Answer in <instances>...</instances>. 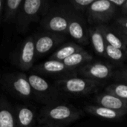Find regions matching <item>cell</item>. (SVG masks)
I'll use <instances>...</instances> for the list:
<instances>
[{
  "label": "cell",
  "mask_w": 127,
  "mask_h": 127,
  "mask_svg": "<svg viewBox=\"0 0 127 127\" xmlns=\"http://www.w3.org/2000/svg\"><path fill=\"white\" fill-rule=\"evenodd\" d=\"M83 115L71 104L55 103L45 106L38 114L37 121L46 127H66Z\"/></svg>",
  "instance_id": "obj_1"
},
{
  "label": "cell",
  "mask_w": 127,
  "mask_h": 127,
  "mask_svg": "<svg viewBox=\"0 0 127 127\" xmlns=\"http://www.w3.org/2000/svg\"><path fill=\"white\" fill-rule=\"evenodd\" d=\"M74 9L68 4H62L49 8L39 21L40 25L48 32L68 34V24Z\"/></svg>",
  "instance_id": "obj_2"
},
{
  "label": "cell",
  "mask_w": 127,
  "mask_h": 127,
  "mask_svg": "<svg viewBox=\"0 0 127 127\" xmlns=\"http://www.w3.org/2000/svg\"><path fill=\"white\" fill-rule=\"evenodd\" d=\"M48 4L45 0L23 1L15 22L17 30L25 33L32 22H39L50 8Z\"/></svg>",
  "instance_id": "obj_3"
},
{
  "label": "cell",
  "mask_w": 127,
  "mask_h": 127,
  "mask_svg": "<svg viewBox=\"0 0 127 127\" xmlns=\"http://www.w3.org/2000/svg\"><path fill=\"white\" fill-rule=\"evenodd\" d=\"M99 85V82L84 77L71 76L55 81L54 86L59 91L74 95L85 96L93 92Z\"/></svg>",
  "instance_id": "obj_4"
},
{
  "label": "cell",
  "mask_w": 127,
  "mask_h": 127,
  "mask_svg": "<svg viewBox=\"0 0 127 127\" xmlns=\"http://www.w3.org/2000/svg\"><path fill=\"white\" fill-rule=\"evenodd\" d=\"M33 95L39 102L46 105L58 103L60 91L45 78L37 74H27Z\"/></svg>",
  "instance_id": "obj_5"
},
{
  "label": "cell",
  "mask_w": 127,
  "mask_h": 127,
  "mask_svg": "<svg viewBox=\"0 0 127 127\" xmlns=\"http://www.w3.org/2000/svg\"><path fill=\"white\" fill-rule=\"evenodd\" d=\"M2 85L10 93L21 98L30 99L34 97L27 74L24 73H10L3 76Z\"/></svg>",
  "instance_id": "obj_6"
},
{
  "label": "cell",
  "mask_w": 127,
  "mask_h": 127,
  "mask_svg": "<svg viewBox=\"0 0 127 127\" xmlns=\"http://www.w3.org/2000/svg\"><path fill=\"white\" fill-rule=\"evenodd\" d=\"M116 11L117 7L109 0H95L86 11L87 21L95 26L103 25L113 18Z\"/></svg>",
  "instance_id": "obj_7"
},
{
  "label": "cell",
  "mask_w": 127,
  "mask_h": 127,
  "mask_svg": "<svg viewBox=\"0 0 127 127\" xmlns=\"http://www.w3.org/2000/svg\"><path fill=\"white\" fill-rule=\"evenodd\" d=\"M33 36L36 50V58L47 54L50 51L65 40V35L48 31L36 33Z\"/></svg>",
  "instance_id": "obj_8"
},
{
  "label": "cell",
  "mask_w": 127,
  "mask_h": 127,
  "mask_svg": "<svg viewBox=\"0 0 127 127\" xmlns=\"http://www.w3.org/2000/svg\"><path fill=\"white\" fill-rule=\"evenodd\" d=\"M77 73L83 77L95 80H104L113 75L112 65L102 62L88 63L77 70Z\"/></svg>",
  "instance_id": "obj_9"
},
{
  "label": "cell",
  "mask_w": 127,
  "mask_h": 127,
  "mask_svg": "<svg viewBox=\"0 0 127 127\" xmlns=\"http://www.w3.org/2000/svg\"><path fill=\"white\" fill-rule=\"evenodd\" d=\"M68 33L77 42L81 45H87L89 43V28L86 26L85 18L81 13L73 10L68 24Z\"/></svg>",
  "instance_id": "obj_10"
},
{
  "label": "cell",
  "mask_w": 127,
  "mask_h": 127,
  "mask_svg": "<svg viewBox=\"0 0 127 127\" xmlns=\"http://www.w3.org/2000/svg\"><path fill=\"white\" fill-rule=\"evenodd\" d=\"M36 59V50L33 36L27 37L21 44L16 57L17 66L24 71L33 67Z\"/></svg>",
  "instance_id": "obj_11"
},
{
  "label": "cell",
  "mask_w": 127,
  "mask_h": 127,
  "mask_svg": "<svg viewBox=\"0 0 127 127\" xmlns=\"http://www.w3.org/2000/svg\"><path fill=\"white\" fill-rule=\"evenodd\" d=\"M33 71H35L37 74H44V75H51L60 77V79L68 77L74 76L75 74L74 71H70L63 62L48 60L40 64H38L33 67Z\"/></svg>",
  "instance_id": "obj_12"
},
{
  "label": "cell",
  "mask_w": 127,
  "mask_h": 127,
  "mask_svg": "<svg viewBox=\"0 0 127 127\" xmlns=\"http://www.w3.org/2000/svg\"><path fill=\"white\" fill-rule=\"evenodd\" d=\"M16 127H35L38 115L30 106L16 105L13 107Z\"/></svg>",
  "instance_id": "obj_13"
},
{
  "label": "cell",
  "mask_w": 127,
  "mask_h": 127,
  "mask_svg": "<svg viewBox=\"0 0 127 127\" xmlns=\"http://www.w3.org/2000/svg\"><path fill=\"white\" fill-rule=\"evenodd\" d=\"M95 102L97 105L106 107L117 112L127 113V103L118 98V97L110 93H103L99 95L95 98Z\"/></svg>",
  "instance_id": "obj_14"
},
{
  "label": "cell",
  "mask_w": 127,
  "mask_h": 127,
  "mask_svg": "<svg viewBox=\"0 0 127 127\" xmlns=\"http://www.w3.org/2000/svg\"><path fill=\"white\" fill-rule=\"evenodd\" d=\"M99 26L106 44L116 48H119L124 51L127 50V42L123 39L117 28H114L105 25Z\"/></svg>",
  "instance_id": "obj_15"
},
{
  "label": "cell",
  "mask_w": 127,
  "mask_h": 127,
  "mask_svg": "<svg viewBox=\"0 0 127 127\" xmlns=\"http://www.w3.org/2000/svg\"><path fill=\"white\" fill-rule=\"evenodd\" d=\"M84 110L94 116L105 119V120H118L121 118L126 113L117 112L106 107H103L99 105H88L84 107Z\"/></svg>",
  "instance_id": "obj_16"
},
{
  "label": "cell",
  "mask_w": 127,
  "mask_h": 127,
  "mask_svg": "<svg viewBox=\"0 0 127 127\" xmlns=\"http://www.w3.org/2000/svg\"><path fill=\"white\" fill-rule=\"evenodd\" d=\"M89 36L95 53L101 57L106 56V42L100 31V26H93L89 28Z\"/></svg>",
  "instance_id": "obj_17"
},
{
  "label": "cell",
  "mask_w": 127,
  "mask_h": 127,
  "mask_svg": "<svg viewBox=\"0 0 127 127\" xmlns=\"http://www.w3.org/2000/svg\"><path fill=\"white\" fill-rule=\"evenodd\" d=\"M93 60V57L91 54H89L88 51H85L84 49L78 51L65 60L63 61V63L65 64V65L71 71H74L77 68H80L85 64L90 63Z\"/></svg>",
  "instance_id": "obj_18"
},
{
  "label": "cell",
  "mask_w": 127,
  "mask_h": 127,
  "mask_svg": "<svg viewBox=\"0 0 127 127\" xmlns=\"http://www.w3.org/2000/svg\"><path fill=\"white\" fill-rule=\"evenodd\" d=\"M0 127H16L13 107L4 99H0Z\"/></svg>",
  "instance_id": "obj_19"
},
{
  "label": "cell",
  "mask_w": 127,
  "mask_h": 127,
  "mask_svg": "<svg viewBox=\"0 0 127 127\" xmlns=\"http://www.w3.org/2000/svg\"><path fill=\"white\" fill-rule=\"evenodd\" d=\"M83 50V48L75 42L65 43L54 51L50 57L49 60H54L63 62L72 54Z\"/></svg>",
  "instance_id": "obj_20"
},
{
  "label": "cell",
  "mask_w": 127,
  "mask_h": 127,
  "mask_svg": "<svg viewBox=\"0 0 127 127\" xmlns=\"http://www.w3.org/2000/svg\"><path fill=\"white\" fill-rule=\"evenodd\" d=\"M23 0H7L4 4V21L15 23Z\"/></svg>",
  "instance_id": "obj_21"
},
{
  "label": "cell",
  "mask_w": 127,
  "mask_h": 127,
  "mask_svg": "<svg viewBox=\"0 0 127 127\" xmlns=\"http://www.w3.org/2000/svg\"><path fill=\"white\" fill-rule=\"evenodd\" d=\"M106 92L110 93L127 103V83H115L109 85L106 89Z\"/></svg>",
  "instance_id": "obj_22"
},
{
  "label": "cell",
  "mask_w": 127,
  "mask_h": 127,
  "mask_svg": "<svg viewBox=\"0 0 127 127\" xmlns=\"http://www.w3.org/2000/svg\"><path fill=\"white\" fill-rule=\"evenodd\" d=\"M105 57L109 60H110L111 61H112L113 63H121L124 60L126 54H125V51L106 44Z\"/></svg>",
  "instance_id": "obj_23"
},
{
  "label": "cell",
  "mask_w": 127,
  "mask_h": 127,
  "mask_svg": "<svg viewBox=\"0 0 127 127\" xmlns=\"http://www.w3.org/2000/svg\"><path fill=\"white\" fill-rule=\"evenodd\" d=\"M94 1L95 0H71L69 1V4L75 11L82 13L87 11L89 7Z\"/></svg>",
  "instance_id": "obj_24"
},
{
  "label": "cell",
  "mask_w": 127,
  "mask_h": 127,
  "mask_svg": "<svg viewBox=\"0 0 127 127\" xmlns=\"http://www.w3.org/2000/svg\"><path fill=\"white\" fill-rule=\"evenodd\" d=\"M115 79L117 80L124 81L123 83H127V67L119 69L115 74Z\"/></svg>",
  "instance_id": "obj_25"
},
{
  "label": "cell",
  "mask_w": 127,
  "mask_h": 127,
  "mask_svg": "<svg viewBox=\"0 0 127 127\" xmlns=\"http://www.w3.org/2000/svg\"><path fill=\"white\" fill-rule=\"evenodd\" d=\"M116 22L118 26L127 29V17L126 16L118 17L116 20Z\"/></svg>",
  "instance_id": "obj_26"
},
{
  "label": "cell",
  "mask_w": 127,
  "mask_h": 127,
  "mask_svg": "<svg viewBox=\"0 0 127 127\" xmlns=\"http://www.w3.org/2000/svg\"><path fill=\"white\" fill-rule=\"evenodd\" d=\"M109 1L116 7H122L127 1V0H109Z\"/></svg>",
  "instance_id": "obj_27"
},
{
  "label": "cell",
  "mask_w": 127,
  "mask_h": 127,
  "mask_svg": "<svg viewBox=\"0 0 127 127\" xmlns=\"http://www.w3.org/2000/svg\"><path fill=\"white\" fill-rule=\"evenodd\" d=\"M117 29H118L120 34L121 35V36L123 37V39L125 40V42H127V29H125V28L119 27V26H118V28Z\"/></svg>",
  "instance_id": "obj_28"
},
{
  "label": "cell",
  "mask_w": 127,
  "mask_h": 127,
  "mask_svg": "<svg viewBox=\"0 0 127 127\" xmlns=\"http://www.w3.org/2000/svg\"><path fill=\"white\" fill-rule=\"evenodd\" d=\"M121 10H122V13L126 16V17H127V0L126 3L124 4V6L121 7Z\"/></svg>",
  "instance_id": "obj_29"
},
{
  "label": "cell",
  "mask_w": 127,
  "mask_h": 127,
  "mask_svg": "<svg viewBox=\"0 0 127 127\" xmlns=\"http://www.w3.org/2000/svg\"><path fill=\"white\" fill-rule=\"evenodd\" d=\"M4 1H2V0H0V19H1V16L2 10L4 9Z\"/></svg>",
  "instance_id": "obj_30"
},
{
  "label": "cell",
  "mask_w": 127,
  "mask_h": 127,
  "mask_svg": "<svg viewBox=\"0 0 127 127\" xmlns=\"http://www.w3.org/2000/svg\"><path fill=\"white\" fill-rule=\"evenodd\" d=\"M125 54H126V57H127V50L125 51Z\"/></svg>",
  "instance_id": "obj_31"
},
{
  "label": "cell",
  "mask_w": 127,
  "mask_h": 127,
  "mask_svg": "<svg viewBox=\"0 0 127 127\" xmlns=\"http://www.w3.org/2000/svg\"></svg>",
  "instance_id": "obj_32"
}]
</instances>
